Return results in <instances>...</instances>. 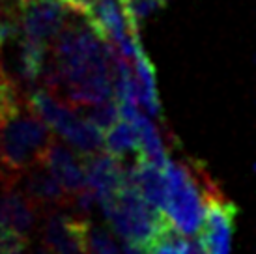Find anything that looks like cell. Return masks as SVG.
Masks as SVG:
<instances>
[{"label": "cell", "mask_w": 256, "mask_h": 254, "mask_svg": "<svg viewBox=\"0 0 256 254\" xmlns=\"http://www.w3.org/2000/svg\"><path fill=\"white\" fill-rule=\"evenodd\" d=\"M52 142L50 129L34 112L14 78L0 71V161L8 178L42 162Z\"/></svg>", "instance_id": "obj_1"}, {"label": "cell", "mask_w": 256, "mask_h": 254, "mask_svg": "<svg viewBox=\"0 0 256 254\" xmlns=\"http://www.w3.org/2000/svg\"><path fill=\"white\" fill-rule=\"evenodd\" d=\"M166 182L163 215L180 234L196 236L204 217L206 194L217 189L202 166L170 161L163 166Z\"/></svg>", "instance_id": "obj_2"}, {"label": "cell", "mask_w": 256, "mask_h": 254, "mask_svg": "<svg viewBox=\"0 0 256 254\" xmlns=\"http://www.w3.org/2000/svg\"><path fill=\"white\" fill-rule=\"evenodd\" d=\"M98 204L116 236L142 250L157 240L168 222L163 213L152 208L131 185H124L114 196L100 200Z\"/></svg>", "instance_id": "obj_3"}, {"label": "cell", "mask_w": 256, "mask_h": 254, "mask_svg": "<svg viewBox=\"0 0 256 254\" xmlns=\"http://www.w3.org/2000/svg\"><path fill=\"white\" fill-rule=\"evenodd\" d=\"M238 208L222 196L219 189L206 194L204 217L198 230V243L204 254H230Z\"/></svg>", "instance_id": "obj_4"}, {"label": "cell", "mask_w": 256, "mask_h": 254, "mask_svg": "<svg viewBox=\"0 0 256 254\" xmlns=\"http://www.w3.org/2000/svg\"><path fill=\"white\" fill-rule=\"evenodd\" d=\"M21 34L32 42L49 45L68 19V8L56 0H21Z\"/></svg>", "instance_id": "obj_5"}, {"label": "cell", "mask_w": 256, "mask_h": 254, "mask_svg": "<svg viewBox=\"0 0 256 254\" xmlns=\"http://www.w3.org/2000/svg\"><path fill=\"white\" fill-rule=\"evenodd\" d=\"M88 220L50 212L43 224V243L52 254H86L84 240Z\"/></svg>", "instance_id": "obj_6"}, {"label": "cell", "mask_w": 256, "mask_h": 254, "mask_svg": "<svg viewBox=\"0 0 256 254\" xmlns=\"http://www.w3.org/2000/svg\"><path fill=\"white\" fill-rule=\"evenodd\" d=\"M42 162L56 178V182L70 194V198L77 194L78 190L86 189L84 166H82V161H78L75 150H70L68 146L52 138Z\"/></svg>", "instance_id": "obj_7"}, {"label": "cell", "mask_w": 256, "mask_h": 254, "mask_svg": "<svg viewBox=\"0 0 256 254\" xmlns=\"http://www.w3.org/2000/svg\"><path fill=\"white\" fill-rule=\"evenodd\" d=\"M22 174H26L24 180V196L38 208H58L68 204L72 198L62 189V185L56 182V178L49 172V168L38 162L26 168Z\"/></svg>", "instance_id": "obj_8"}, {"label": "cell", "mask_w": 256, "mask_h": 254, "mask_svg": "<svg viewBox=\"0 0 256 254\" xmlns=\"http://www.w3.org/2000/svg\"><path fill=\"white\" fill-rule=\"evenodd\" d=\"M0 200L4 204L10 228L26 238L36 224V206L15 187L14 182H4V192L0 194Z\"/></svg>", "instance_id": "obj_9"}, {"label": "cell", "mask_w": 256, "mask_h": 254, "mask_svg": "<svg viewBox=\"0 0 256 254\" xmlns=\"http://www.w3.org/2000/svg\"><path fill=\"white\" fill-rule=\"evenodd\" d=\"M133 80H135V94H136V105L146 116H157L159 114V98H157V84L154 68L142 49L136 52L133 58Z\"/></svg>", "instance_id": "obj_10"}, {"label": "cell", "mask_w": 256, "mask_h": 254, "mask_svg": "<svg viewBox=\"0 0 256 254\" xmlns=\"http://www.w3.org/2000/svg\"><path fill=\"white\" fill-rule=\"evenodd\" d=\"M131 126L135 127L136 136H138V152L144 161L156 164L157 168H163L164 164L168 162V154L163 144V138L157 131L156 124L150 120V116L138 110L136 116L129 122Z\"/></svg>", "instance_id": "obj_11"}, {"label": "cell", "mask_w": 256, "mask_h": 254, "mask_svg": "<svg viewBox=\"0 0 256 254\" xmlns=\"http://www.w3.org/2000/svg\"><path fill=\"white\" fill-rule=\"evenodd\" d=\"M103 150L120 162L128 157H138L140 152L135 127L126 120H118L103 134Z\"/></svg>", "instance_id": "obj_12"}, {"label": "cell", "mask_w": 256, "mask_h": 254, "mask_svg": "<svg viewBox=\"0 0 256 254\" xmlns=\"http://www.w3.org/2000/svg\"><path fill=\"white\" fill-rule=\"evenodd\" d=\"M82 110V118L88 120L90 124H94L96 127H100L101 131H107L108 127L114 126L116 122L120 120V114H118V103L116 99H103L98 103H90V105L75 106Z\"/></svg>", "instance_id": "obj_13"}, {"label": "cell", "mask_w": 256, "mask_h": 254, "mask_svg": "<svg viewBox=\"0 0 256 254\" xmlns=\"http://www.w3.org/2000/svg\"><path fill=\"white\" fill-rule=\"evenodd\" d=\"M84 247L86 254H120V247L116 245L110 232L101 226L88 224Z\"/></svg>", "instance_id": "obj_14"}, {"label": "cell", "mask_w": 256, "mask_h": 254, "mask_svg": "<svg viewBox=\"0 0 256 254\" xmlns=\"http://www.w3.org/2000/svg\"><path fill=\"white\" fill-rule=\"evenodd\" d=\"M6 230H12L10 224H8V217H6V212H4V204H2V200H0V234L6 232Z\"/></svg>", "instance_id": "obj_15"}, {"label": "cell", "mask_w": 256, "mask_h": 254, "mask_svg": "<svg viewBox=\"0 0 256 254\" xmlns=\"http://www.w3.org/2000/svg\"><path fill=\"white\" fill-rule=\"evenodd\" d=\"M32 254H52V252H50V250L47 247H45V245H42V247H36V248H34V252H32Z\"/></svg>", "instance_id": "obj_16"}, {"label": "cell", "mask_w": 256, "mask_h": 254, "mask_svg": "<svg viewBox=\"0 0 256 254\" xmlns=\"http://www.w3.org/2000/svg\"><path fill=\"white\" fill-rule=\"evenodd\" d=\"M6 254H26V247L15 248V250H10V252H6Z\"/></svg>", "instance_id": "obj_17"}, {"label": "cell", "mask_w": 256, "mask_h": 254, "mask_svg": "<svg viewBox=\"0 0 256 254\" xmlns=\"http://www.w3.org/2000/svg\"><path fill=\"white\" fill-rule=\"evenodd\" d=\"M166 2H168V0H159V4H161V6H164Z\"/></svg>", "instance_id": "obj_18"}, {"label": "cell", "mask_w": 256, "mask_h": 254, "mask_svg": "<svg viewBox=\"0 0 256 254\" xmlns=\"http://www.w3.org/2000/svg\"><path fill=\"white\" fill-rule=\"evenodd\" d=\"M0 172H2V161H0Z\"/></svg>", "instance_id": "obj_19"}]
</instances>
